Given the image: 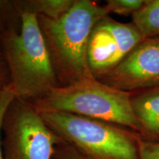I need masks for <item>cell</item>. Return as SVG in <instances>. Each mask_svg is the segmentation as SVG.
<instances>
[{
    "mask_svg": "<svg viewBox=\"0 0 159 159\" xmlns=\"http://www.w3.org/2000/svg\"><path fill=\"white\" fill-rule=\"evenodd\" d=\"M132 22L144 39L159 38V0L146 2L132 16Z\"/></svg>",
    "mask_w": 159,
    "mask_h": 159,
    "instance_id": "cell-10",
    "label": "cell"
},
{
    "mask_svg": "<svg viewBox=\"0 0 159 159\" xmlns=\"http://www.w3.org/2000/svg\"><path fill=\"white\" fill-rule=\"evenodd\" d=\"M130 104L143 137L159 139V86L131 93Z\"/></svg>",
    "mask_w": 159,
    "mask_h": 159,
    "instance_id": "cell-8",
    "label": "cell"
},
{
    "mask_svg": "<svg viewBox=\"0 0 159 159\" xmlns=\"http://www.w3.org/2000/svg\"><path fill=\"white\" fill-rule=\"evenodd\" d=\"M105 6L91 0H76L58 19L37 15L38 22L60 85L94 77L88 61V46L95 25L109 15Z\"/></svg>",
    "mask_w": 159,
    "mask_h": 159,
    "instance_id": "cell-1",
    "label": "cell"
},
{
    "mask_svg": "<svg viewBox=\"0 0 159 159\" xmlns=\"http://www.w3.org/2000/svg\"><path fill=\"white\" fill-rule=\"evenodd\" d=\"M20 32H9L0 37L13 94L16 98L32 103L60 84L37 15L22 12Z\"/></svg>",
    "mask_w": 159,
    "mask_h": 159,
    "instance_id": "cell-2",
    "label": "cell"
},
{
    "mask_svg": "<svg viewBox=\"0 0 159 159\" xmlns=\"http://www.w3.org/2000/svg\"><path fill=\"white\" fill-rule=\"evenodd\" d=\"M39 113L63 142L89 159H140L142 135L130 129L60 111Z\"/></svg>",
    "mask_w": 159,
    "mask_h": 159,
    "instance_id": "cell-4",
    "label": "cell"
},
{
    "mask_svg": "<svg viewBox=\"0 0 159 159\" xmlns=\"http://www.w3.org/2000/svg\"><path fill=\"white\" fill-rule=\"evenodd\" d=\"M131 21L122 23L108 15L95 25L88 46V61L96 78L114 69L144 40Z\"/></svg>",
    "mask_w": 159,
    "mask_h": 159,
    "instance_id": "cell-6",
    "label": "cell"
},
{
    "mask_svg": "<svg viewBox=\"0 0 159 159\" xmlns=\"http://www.w3.org/2000/svg\"><path fill=\"white\" fill-rule=\"evenodd\" d=\"M76 0H16L21 13L30 12L51 19H58L70 10Z\"/></svg>",
    "mask_w": 159,
    "mask_h": 159,
    "instance_id": "cell-9",
    "label": "cell"
},
{
    "mask_svg": "<svg viewBox=\"0 0 159 159\" xmlns=\"http://www.w3.org/2000/svg\"><path fill=\"white\" fill-rule=\"evenodd\" d=\"M14 98L15 96L10 85L0 93V159H3L2 150V122L6 109Z\"/></svg>",
    "mask_w": 159,
    "mask_h": 159,
    "instance_id": "cell-15",
    "label": "cell"
},
{
    "mask_svg": "<svg viewBox=\"0 0 159 159\" xmlns=\"http://www.w3.org/2000/svg\"><path fill=\"white\" fill-rule=\"evenodd\" d=\"M11 85V77L2 47L0 37V93Z\"/></svg>",
    "mask_w": 159,
    "mask_h": 159,
    "instance_id": "cell-16",
    "label": "cell"
},
{
    "mask_svg": "<svg viewBox=\"0 0 159 159\" xmlns=\"http://www.w3.org/2000/svg\"><path fill=\"white\" fill-rule=\"evenodd\" d=\"M21 23V12L16 0H0V35L20 32Z\"/></svg>",
    "mask_w": 159,
    "mask_h": 159,
    "instance_id": "cell-11",
    "label": "cell"
},
{
    "mask_svg": "<svg viewBox=\"0 0 159 159\" xmlns=\"http://www.w3.org/2000/svg\"><path fill=\"white\" fill-rule=\"evenodd\" d=\"M52 159H89L63 141L55 147Z\"/></svg>",
    "mask_w": 159,
    "mask_h": 159,
    "instance_id": "cell-14",
    "label": "cell"
},
{
    "mask_svg": "<svg viewBox=\"0 0 159 159\" xmlns=\"http://www.w3.org/2000/svg\"><path fill=\"white\" fill-rule=\"evenodd\" d=\"M62 142L30 102L11 101L2 122L3 159H52Z\"/></svg>",
    "mask_w": 159,
    "mask_h": 159,
    "instance_id": "cell-5",
    "label": "cell"
},
{
    "mask_svg": "<svg viewBox=\"0 0 159 159\" xmlns=\"http://www.w3.org/2000/svg\"><path fill=\"white\" fill-rule=\"evenodd\" d=\"M145 2L146 0H108L105 6L109 13H115L122 16H132Z\"/></svg>",
    "mask_w": 159,
    "mask_h": 159,
    "instance_id": "cell-12",
    "label": "cell"
},
{
    "mask_svg": "<svg viewBox=\"0 0 159 159\" xmlns=\"http://www.w3.org/2000/svg\"><path fill=\"white\" fill-rule=\"evenodd\" d=\"M139 152L140 159H159V139H148L141 136Z\"/></svg>",
    "mask_w": 159,
    "mask_h": 159,
    "instance_id": "cell-13",
    "label": "cell"
},
{
    "mask_svg": "<svg viewBox=\"0 0 159 159\" xmlns=\"http://www.w3.org/2000/svg\"><path fill=\"white\" fill-rule=\"evenodd\" d=\"M98 80L130 93L159 86V38L144 39L114 69Z\"/></svg>",
    "mask_w": 159,
    "mask_h": 159,
    "instance_id": "cell-7",
    "label": "cell"
},
{
    "mask_svg": "<svg viewBox=\"0 0 159 159\" xmlns=\"http://www.w3.org/2000/svg\"><path fill=\"white\" fill-rule=\"evenodd\" d=\"M131 93L105 84L94 77L55 87L31 104L39 111H60L120 125L143 136L130 104Z\"/></svg>",
    "mask_w": 159,
    "mask_h": 159,
    "instance_id": "cell-3",
    "label": "cell"
}]
</instances>
